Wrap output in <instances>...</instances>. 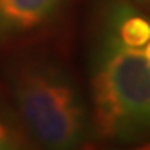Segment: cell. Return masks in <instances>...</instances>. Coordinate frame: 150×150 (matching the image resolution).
Wrapping results in <instances>:
<instances>
[{
  "mask_svg": "<svg viewBox=\"0 0 150 150\" xmlns=\"http://www.w3.org/2000/svg\"><path fill=\"white\" fill-rule=\"evenodd\" d=\"M11 105L40 150H87L92 114L76 78L62 60L24 51L6 67Z\"/></svg>",
  "mask_w": 150,
  "mask_h": 150,
  "instance_id": "1",
  "label": "cell"
},
{
  "mask_svg": "<svg viewBox=\"0 0 150 150\" xmlns=\"http://www.w3.org/2000/svg\"><path fill=\"white\" fill-rule=\"evenodd\" d=\"M89 65L94 132L121 145L150 139V63L141 49L117 38L101 13Z\"/></svg>",
  "mask_w": 150,
  "mask_h": 150,
  "instance_id": "2",
  "label": "cell"
},
{
  "mask_svg": "<svg viewBox=\"0 0 150 150\" xmlns=\"http://www.w3.org/2000/svg\"><path fill=\"white\" fill-rule=\"evenodd\" d=\"M69 0H0V49L45 33L62 18Z\"/></svg>",
  "mask_w": 150,
  "mask_h": 150,
  "instance_id": "3",
  "label": "cell"
},
{
  "mask_svg": "<svg viewBox=\"0 0 150 150\" xmlns=\"http://www.w3.org/2000/svg\"><path fill=\"white\" fill-rule=\"evenodd\" d=\"M0 150H40L13 105L0 96Z\"/></svg>",
  "mask_w": 150,
  "mask_h": 150,
  "instance_id": "4",
  "label": "cell"
},
{
  "mask_svg": "<svg viewBox=\"0 0 150 150\" xmlns=\"http://www.w3.org/2000/svg\"><path fill=\"white\" fill-rule=\"evenodd\" d=\"M130 4H134L137 9H141L143 13H150V0H128Z\"/></svg>",
  "mask_w": 150,
  "mask_h": 150,
  "instance_id": "5",
  "label": "cell"
},
{
  "mask_svg": "<svg viewBox=\"0 0 150 150\" xmlns=\"http://www.w3.org/2000/svg\"><path fill=\"white\" fill-rule=\"evenodd\" d=\"M127 150H150V139L141 141V143H136L132 148H127Z\"/></svg>",
  "mask_w": 150,
  "mask_h": 150,
  "instance_id": "6",
  "label": "cell"
},
{
  "mask_svg": "<svg viewBox=\"0 0 150 150\" xmlns=\"http://www.w3.org/2000/svg\"><path fill=\"white\" fill-rule=\"evenodd\" d=\"M145 56H146V60H148V63H150V40L146 42V45H145Z\"/></svg>",
  "mask_w": 150,
  "mask_h": 150,
  "instance_id": "7",
  "label": "cell"
}]
</instances>
